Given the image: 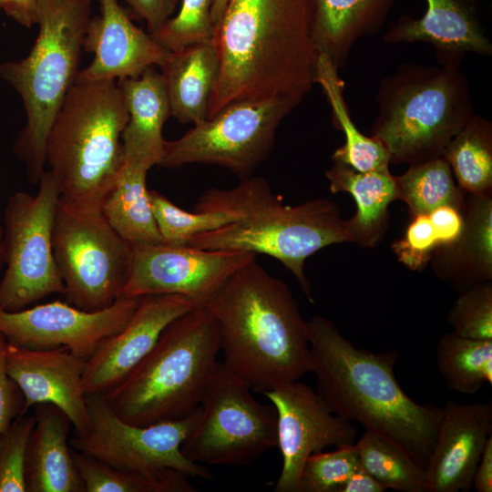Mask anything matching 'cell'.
<instances>
[{
	"instance_id": "6da1fadb",
	"label": "cell",
	"mask_w": 492,
	"mask_h": 492,
	"mask_svg": "<svg viewBox=\"0 0 492 492\" xmlns=\"http://www.w3.org/2000/svg\"><path fill=\"white\" fill-rule=\"evenodd\" d=\"M314 0H231L215 26L220 70L207 118L240 100L300 104L315 84Z\"/></svg>"
},
{
	"instance_id": "7a4b0ae2",
	"label": "cell",
	"mask_w": 492,
	"mask_h": 492,
	"mask_svg": "<svg viewBox=\"0 0 492 492\" xmlns=\"http://www.w3.org/2000/svg\"><path fill=\"white\" fill-rule=\"evenodd\" d=\"M216 320L223 364L264 393L312 371L307 321L288 285L256 260L203 303Z\"/></svg>"
},
{
	"instance_id": "3957f363",
	"label": "cell",
	"mask_w": 492,
	"mask_h": 492,
	"mask_svg": "<svg viewBox=\"0 0 492 492\" xmlns=\"http://www.w3.org/2000/svg\"><path fill=\"white\" fill-rule=\"evenodd\" d=\"M316 393L335 415L388 436L425 468L443 407L418 404L395 375L398 353L355 347L328 318L307 321Z\"/></svg>"
},
{
	"instance_id": "277c9868",
	"label": "cell",
	"mask_w": 492,
	"mask_h": 492,
	"mask_svg": "<svg viewBox=\"0 0 492 492\" xmlns=\"http://www.w3.org/2000/svg\"><path fill=\"white\" fill-rule=\"evenodd\" d=\"M128 120L117 80L75 81L45 147L60 203L79 212H102L124 164L121 134Z\"/></svg>"
},
{
	"instance_id": "5b68a950",
	"label": "cell",
	"mask_w": 492,
	"mask_h": 492,
	"mask_svg": "<svg viewBox=\"0 0 492 492\" xmlns=\"http://www.w3.org/2000/svg\"><path fill=\"white\" fill-rule=\"evenodd\" d=\"M220 351L218 323L199 304L169 323L143 360L103 395L134 425L186 417L200 405Z\"/></svg>"
},
{
	"instance_id": "8992f818",
	"label": "cell",
	"mask_w": 492,
	"mask_h": 492,
	"mask_svg": "<svg viewBox=\"0 0 492 492\" xmlns=\"http://www.w3.org/2000/svg\"><path fill=\"white\" fill-rule=\"evenodd\" d=\"M93 0H37L39 30L26 57L0 64V77L19 94L26 122L14 151L33 184L45 171V147L50 126L79 72L81 51Z\"/></svg>"
},
{
	"instance_id": "52a82bcc",
	"label": "cell",
	"mask_w": 492,
	"mask_h": 492,
	"mask_svg": "<svg viewBox=\"0 0 492 492\" xmlns=\"http://www.w3.org/2000/svg\"><path fill=\"white\" fill-rule=\"evenodd\" d=\"M458 66L406 64L382 80L371 136L386 148L390 163L412 165L442 158L467 123L474 106Z\"/></svg>"
},
{
	"instance_id": "ba28073f",
	"label": "cell",
	"mask_w": 492,
	"mask_h": 492,
	"mask_svg": "<svg viewBox=\"0 0 492 492\" xmlns=\"http://www.w3.org/2000/svg\"><path fill=\"white\" fill-rule=\"evenodd\" d=\"M352 242L346 220L333 200L314 199L296 206L282 200L242 220L190 238L185 245L207 250H235L266 254L279 261L314 303L305 261L332 244Z\"/></svg>"
},
{
	"instance_id": "9c48e42d",
	"label": "cell",
	"mask_w": 492,
	"mask_h": 492,
	"mask_svg": "<svg viewBox=\"0 0 492 492\" xmlns=\"http://www.w3.org/2000/svg\"><path fill=\"white\" fill-rule=\"evenodd\" d=\"M250 386L218 364L200 404V416L181 444L200 465L245 466L277 446L275 407L258 402Z\"/></svg>"
},
{
	"instance_id": "30bf717a",
	"label": "cell",
	"mask_w": 492,
	"mask_h": 492,
	"mask_svg": "<svg viewBox=\"0 0 492 492\" xmlns=\"http://www.w3.org/2000/svg\"><path fill=\"white\" fill-rule=\"evenodd\" d=\"M37 184L36 194L17 191L5 208V269L0 282L4 311L17 312L48 295L65 292L53 252L59 193L49 170Z\"/></svg>"
},
{
	"instance_id": "8fae6325",
	"label": "cell",
	"mask_w": 492,
	"mask_h": 492,
	"mask_svg": "<svg viewBox=\"0 0 492 492\" xmlns=\"http://www.w3.org/2000/svg\"><path fill=\"white\" fill-rule=\"evenodd\" d=\"M134 245L123 239L102 212L84 213L58 203L53 252L65 286V302L96 312L121 295Z\"/></svg>"
},
{
	"instance_id": "7c38bea8",
	"label": "cell",
	"mask_w": 492,
	"mask_h": 492,
	"mask_svg": "<svg viewBox=\"0 0 492 492\" xmlns=\"http://www.w3.org/2000/svg\"><path fill=\"white\" fill-rule=\"evenodd\" d=\"M89 430L74 435L70 446L114 467L153 478H169L179 473L210 479L202 465L191 462L180 446L200 416V405L186 417L147 426L121 420L102 394L87 395Z\"/></svg>"
},
{
	"instance_id": "4fadbf2b",
	"label": "cell",
	"mask_w": 492,
	"mask_h": 492,
	"mask_svg": "<svg viewBox=\"0 0 492 492\" xmlns=\"http://www.w3.org/2000/svg\"><path fill=\"white\" fill-rule=\"evenodd\" d=\"M298 105L288 98L232 102L179 138L166 140L159 165H217L250 178L272 151L280 123Z\"/></svg>"
},
{
	"instance_id": "5bb4252c",
	"label": "cell",
	"mask_w": 492,
	"mask_h": 492,
	"mask_svg": "<svg viewBox=\"0 0 492 492\" xmlns=\"http://www.w3.org/2000/svg\"><path fill=\"white\" fill-rule=\"evenodd\" d=\"M256 256L242 251L189 245H134L131 268L120 296L179 294L203 303Z\"/></svg>"
},
{
	"instance_id": "9a60e30c",
	"label": "cell",
	"mask_w": 492,
	"mask_h": 492,
	"mask_svg": "<svg viewBox=\"0 0 492 492\" xmlns=\"http://www.w3.org/2000/svg\"><path fill=\"white\" fill-rule=\"evenodd\" d=\"M140 299L119 296L112 305L96 312L60 301L17 312L0 309V333L7 342L26 348L66 347L87 361L106 338L127 324Z\"/></svg>"
},
{
	"instance_id": "2e32d148",
	"label": "cell",
	"mask_w": 492,
	"mask_h": 492,
	"mask_svg": "<svg viewBox=\"0 0 492 492\" xmlns=\"http://www.w3.org/2000/svg\"><path fill=\"white\" fill-rule=\"evenodd\" d=\"M262 394L277 412V446L282 467L275 492H300L302 470L311 455L327 446L356 442L353 423L333 413L308 384L296 380Z\"/></svg>"
},
{
	"instance_id": "e0dca14e",
	"label": "cell",
	"mask_w": 492,
	"mask_h": 492,
	"mask_svg": "<svg viewBox=\"0 0 492 492\" xmlns=\"http://www.w3.org/2000/svg\"><path fill=\"white\" fill-rule=\"evenodd\" d=\"M199 304L179 294L142 296L127 324L86 361L85 394L103 395L122 382L152 350L166 326Z\"/></svg>"
},
{
	"instance_id": "ac0fdd59",
	"label": "cell",
	"mask_w": 492,
	"mask_h": 492,
	"mask_svg": "<svg viewBox=\"0 0 492 492\" xmlns=\"http://www.w3.org/2000/svg\"><path fill=\"white\" fill-rule=\"evenodd\" d=\"M85 364L86 360L66 347L30 349L5 343V372L24 396V412L37 404H52L68 416L76 436L89 430Z\"/></svg>"
},
{
	"instance_id": "d6986e66",
	"label": "cell",
	"mask_w": 492,
	"mask_h": 492,
	"mask_svg": "<svg viewBox=\"0 0 492 492\" xmlns=\"http://www.w3.org/2000/svg\"><path fill=\"white\" fill-rule=\"evenodd\" d=\"M492 436V403L443 406L434 446L425 466V492H468L476 468Z\"/></svg>"
},
{
	"instance_id": "ffe728a7",
	"label": "cell",
	"mask_w": 492,
	"mask_h": 492,
	"mask_svg": "<svg viewBox=\"0 0 492 492\" xmlns=\"http://www.w3.org/2000/svg\"><path fill=\"white\" fill-rule=\"evenodd\" d=\"M99 15L91 17L83 49L94 54L76 81L120 80L149 67H161L171 52L132 22L118 0H97Z\"/></svg>"
},
{
	"instance_id": "44dd1931",
	"label": "cell",
	"mask_w": 492,
	"mask_h": 492,
	"mask_svg": "<svg viewBox=\"0 0 492 492\" xmlns=\"http://www.w3.org/2000/svg\"><path fill=\"white\" fill-rule=\"evenodd\" d=\"M425 15H402L384 35L388 44L426 42L436 49L440 64H460L467 52L491 56L492 45L467 0H425Z\"/></svg>"
},
{
	"instance_id": "7402d4cb",
	"label": "cell",
	"mask_w": 492,
	"mask_h": 492,
	"mask_svg": "<svg viewBox=\"0 0 492 492\" xmlns=\"http://www.w3.org/2000/svg\"><path fill=\"white\" fill-rule=\"evenodd\" d=\"M128 112L121 134L124 164L149 171L159 165L166 140L162 128L170 116L164 78L154 67L137 77L118 80Z\"/></svg>"
},
{
	"instance_id": "603a6c76",
	"label": "cell",
	"mask_w": 492,
	"mask_h": 492,
	"mask_svg": "<svg viewBox=\"0 0 492 492\" xmlns=\"http://www.w3.org/2000/svg\"><path fill=\"white\" fill-rule=\"evenodd\" d=\"M464 224L458 238L438 247L432 258L435 274L463 292L492 282V194H466Z\"/></svg>"
},
{
	"instance_id": "cb8c5ba5",
	"label": "cell",
	"mask_w": 492,
	"mask_h": 492,
	"mask_svg": "<svg viewBox=\"0 0 492 492\" xmlns=\"http://www.w3.org/2000/svg\"><path fill=\"white\" fill-rule=\"evenodd\" d=\"M34 406L36 424L26 456V492H85L69 445L70 419L52 404Z\"/></svg>"
},
{
	"instance_id": "d4e9b609",
	"label": "cell",
	"mask_w": 492,
	"mask_h": 492,
	"mask_svg": "<svg viewBox=\"0 0 492 492\" xmlns=\"http://www.w3.org/2000/svg\"><path fill=\"white\" fill-rule=\"evenodd\" d=\"M325 176L332 193L348 192L355 200V214L346 220L352 242L375 247L385 232L390 203L400 200L396 176L390 170L360 172L336 161Z\"/></svg>"
},
{
	"instance_id": "484cf974",
	"label": "cell",
	"mask_w": 492,
	"mask_h": 492,
	"mask_svg": "<svg viewBox=\"0 0 492 492\" xmlns=\"http://www.w3.org/2000/svg\"><path fill=\"white\" fill-rule=\"evenodd\" d=\"M398 0H314L313 36L318 53L339 69L353 46L376 33Z\"/></svg>"
},
{
	"instance_id": "4316f807",
	"label": "cell",
	"mask_w": 492,
	"mask_h": 492,
	"mask_svg": "<svg viewBox=\"0 0 492 492\" xmlns=\"http://www.w3.org/2000/svg\"><path fill=\"white\" fill-rule=\"evenodd\" d=\"M160 68L170 115L181 123L195 125L205 120L220 70V58L213 39L171 52Z\"/></svg>"
},
{
	"instance_id": "83f0119b",
	"label": "cell",
	"mask_w": 492,
	"mask_h": 492,
	"mask_svg": "<svg viewBox=\"0 0 492 492\" xmlns=\"http://www.w3.org/2000/svg\"><path fill=\"white\" fill-rule=\"evenodd\" d=\"M338 68L324 54L318 53L315 83L320 84L330 102L336 128L344 136V144L337 149L333 161L345 164L356 171H389L390 154L381 141L361 133L354 124L343 98L344 82Z\"/></svg>"
},
{
	"instance_id": "f1b7e54d",
	"label": "cell",
	"mask_w": 492,
	"mask_h": 492,
	"mask_svg": "<svg viewBox=\"0 0 492 492\" xmlns=\"http://www.w3.org/2000/svg\"><path fill=\"white\" fill-rule=\"evenodd\" d=\"M147 173L123 164L102 206L110 226L132 245L163 243L146 185Z\"/></svg>"
},
{
	"instance_id": "f546056e",
	"label": "cell",
	"mask_w": 492,
	"mask_h": 492,
	"mask_svg": "<svg viewBox=\"0 0 492 492\" xmlns=\"http://www.w3.org/2000/svg\"><path fill=\"white\" fill-rule=\"evenodd\" d=\"M443 158L466 194H492V124L472 115L445 149Z\"/></svg>"
},
{
	"instance_id": "4dcf8cb0",
	"label": "cell",
	"mask_w": 492,
	"mask_h": 492,
	"mask_svg": "<svg viewBox=\"0 0 492 492\" xmlns=\"http://www.w3.org/2000/svg\"><path fill=\"white\" fill-rule=\"evenodd\" d=\"M436 368L447 387L475 395L492 385V340L466 338L454 332L440 337L436 348Z\"/></svg>"
},
{
	"instance_id": "1f68e13d",
	"label": "cell",
	"mask_w": 492,
	"mask_h": 492,
	"mask_svg": "<svg viewBox=\"0 0 492 492\" xmlns=\"http://www.w3.org/2000/svg\"><path fill=\"white\" fill-rule=\"evenodd\" d=\"M354 445L362 467L386 490L425 492V468L396 441L364 430Z\"/></svg>"
},
{
	"instance_id": "d6a6232c",
	"label": "cell",
	"mask_w": 492,
	"mask_h": 492,
	"mask_svg": "<svg viewBox=\"0 0 492 492\" xmlns=\"http://www.w3.org/2000/svg\"><path fill=\"white\" fill-rule=\"evenodd\" d=\"M396 179L400 200L406 203L410 218L446 204L464 208L466 193L455 184L443 157L409 165Z\"/></svg>"
},
{
	"instance_id": "836d02e7",
	"label": "cell",
	"mask_w": 492,
	"mask_h": 492,
	"mask_svg": "<svg viewBox=\"0 0 492 492\" xmlns=\"http://www.w3.org/2000/svg\"><path fill=\"white\" fill-rule=\"evenodd\" d=\"M72 457L85 492H194L189 477L179 473L169 478H153L122 470L71 447Z\"/></svg>"
},
{
	"instance_id": "e575fe53",
	"label": "cell",
	"mask_w": 492,
	"mask_h": 492,
	"mask_svg": "<svg viewBox=\"0 0 492 492\" xmlns=\"http://www.w3.org/2000/svg\"><path fill=\"white\" fill-rule=\"evenodd\" d=\"M151 206L163 243L185 245L193 236L242 220L234 212L221 210L186 211L163 194L149 190Z\"/></svg>"
},
{
	"instance_id": "d590c367",
	"label": "cell",
	"mask_w": 492,
	"mask_h": 492,
	"mask_svg": "<svg viewBox=\"0 0 492 492\" xmlns=\"http://www.w3.org/2000/svg\"><path fill=\"white\" fill-rule=\"evenodd\" d=\"M213 0H181L180 8L156 32V42L169 52L213 39L215 26L211 20Z\"/></svg>"
},
{
	"instance_id": "8d00e7d4",
	"label": "cell",
	"mask_w": 492,
	"mask_h": 492,
	"mask_svg": "<svg viewBox=\"0 0 492 492\" xmlns=\"http://www.w3.org/2000/svg\"><path fill=\"white\" fill-rule=\"evenodd\" d=\"M359 465L354 444L314 453L303 465L300 492H339Z\"/></svg>"
},
{
	"instance_id": "74e56055",
	"label": "cell",
	"mask_w": 492,
	"mask_h": 492,
	"mask_svg": "<svg viewBox=\"0 0 492 492\" xmlns=\"http://www.w3.org/2000/svg\"><path fill=\"white\" fill-rule=\"evenodd\" d=\"M447 323L460 336L492 340V282L461 292L448 312Z\"/></svg>"
},
{
	"instance_id": "f35d334b",
	"label": "cell",
	"mask_w": 492,
	"mask_h": 492,
	"mask_svg": "<svg viewBox=\"0 0 492 492\" xmlns=\"http://www.w3.org/2000/svg\"><path fill=\"white\" fill-rule=\"evenodd\" d=\"M280 199L263 178L251 176L230 190H207L200 197L194 210L234 212L243 219Z\"/></svg>"
},
{
	"instance_id": "ab89813d",
	"label": "cell",
	"mask_w": 492,
	"mask_h": 492,
	"mask_svg": "<svg viewBox=\"0 0 492 492\" xmlns=\"http://www.w3.org/2000/svg\"><path fill=\"white\" fill-rule=\"evenodd\" d=\"M35 415L22 414L0 436V492H26V448Z\"/></svg>"
},
{
	"instance_id": "60d3db41",
	"label": "cell",
	"mask_w": 492,
	"mask_h": 492,
	"mask_svg": "<svg viewBox=\"0 0 492 492\" xmlns=\"http://www.w3.org/2000/svg\"><path fill=\"white\" fill-rule=\"evenodd\" d=\"M439 247L437 234L426 214L410 218L404 235L392 244L397 260L407 269L422 272Z\"/></svg>"
},
{
	"instance_id": "b9f144b4",
	"label": "cell",
	"mask_w": 492,
	"mask_h": 492,
	"mask_svg": "<svg viewBox=\"0 0 492 492\" xmlns=\"http://www.w3.org/2000/svg\"><path fill=\"white\" fill-rule=\"evenodd\" d=\"M5 336L0 333V436L10 425L15 416L25 414L24 396L5 372Z\"/></svg>"
},
{
	"instance_id": "7bdbcfd3",
	"label": "cell",
	"mask_w": 492,
	"mask_h": 492,
	"mask_svg": "<svg viewBox=\"0 0 492 492\" xmlns=\"http://www.w3.org/2000/svg\"><path fill=\"white\" fill-rule=\"evenodd\" d=\"M427 215L437 234L439 247L458 238L464 224L463 209L446 204L434 209Z\"/></svg>"
},
{
	"instance_id": "ee69618b",
	"label": "cell",
	"mask_w": 492,
	"mask_h": 492,
	"mask_svg": "<svg viewBox=\"0 0 492 492\" xmlns=\"http://www.w3.org/2000/svg\"><path fill=\"white\" fill-rule=\"evenodd\" d=\"M147 24L149 34L159 30L176 10L179 0H124Z\"/></svg>"
},
{
	"instance_id": "f6af8a7d",
	"label": "cell",
	"mask_w": 492,
	"mask_h": 492,
	"mask_svg": "<svg viewBox=\"0 0 492 492\" xmlns=\"http://www.w3.org/2000/svg\"><path fill=\"white\" fill-rule=\"evenodd\" d=\"M472 488L477 492L492 491V436L488 438L476 468Z\"/></svg>"
},
{
	"instance_id": "bcb514c9",
	"label": "cell",
	"mask_w": 492,
	"mask_h": 492,
	"mask_svg": "<svg viewBox=\"0 0 492 492\" xmlns=\"http://www.w3.org/2000/svg\"><path fill=\"white\" fill-rule=\"evenodd\" d=\"M385 490L380 482L359 465L339 492H384Z\"/></svg>"
},
{
	"instance_id": "7dc6e473",
	"label": "cell",
	"mask_w": 492,
	"mask_h": 492,
	"mask_svg": "<svg viewBox=\"0 0 492 492\" xmlns=\"http://www.w3.org/2000/svg\"><path fill=\"white\" fill-rule=\"evenodd\" d=\"M36 1L37 0H20L9 16L20 25L27 27L35 25V8Z\"/></svg>"
},
{
	"instance_id": "c3c4849f",
	"label": "cell",
	"mask_w": 492,
	"mask_h": 492,
	"mask_svg": "<svg viewBox=\"0 0 492 492\" xmlns=\"http://www.w3.org/2000/svg\"><path fill=\"white\" fill-rule=\"evenodd\" d=\"M230 1L231 0H213L211 6V20L214 26H216L220 22Z\"/></svg>"
},
{
	"instance_id": "681fc988",
	"label": "cell",
	"mask_w": 492,
	"mask_h": 492,
	"mask_svg": "<svg viewBox=\"0 0 492 492\" xmlns=\"http://www.w3.org/2000/svg\"><path fill=\"white\" fill-rule=\"evenodd\" d=\"M5 269V245H4V230L0 224V282Z\"/></svg>"
},
{
	"instance_id": "f907efd6",
	"label": "cell",
	"mask_w": 492,
	"mask_h": 492,
	"mask_svg": "<svg viewBox=\"0 0 492 492\" xmlns=\"http://www.w3.org/2000/svg\"><path fill=\"white\" fill-rule=\"evenodd\" d=\"M20 0H0V8L9 15L16 7Z\"/></svg>"
}]
</instances>
